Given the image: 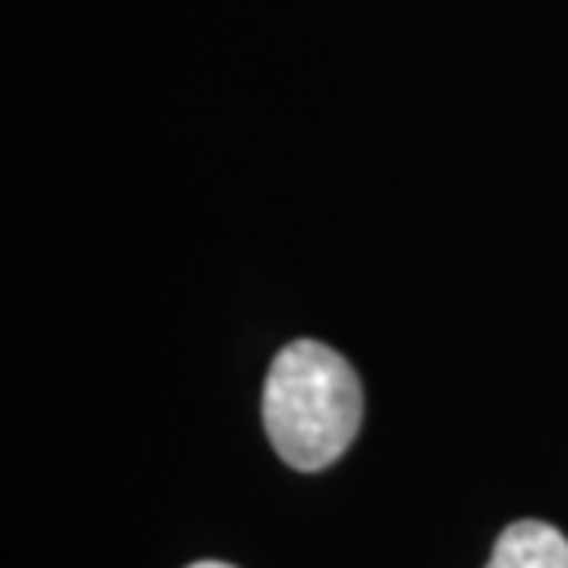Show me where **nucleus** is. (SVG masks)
<instances>
[{"label":"nucleus","instance_id":"obj_1","mask_svg":"<svg viewBox=\"0 0 568 568\" xmlns=\"http://www.w3.org/2000/svg\"><path fill=\"white\" fill-rule=\"evenodd\" d=\"M263 425L277 458L292 469H328L358 436V373L339 351L317 339H295L281 347L266 373Z\"/></svg>","mask_w":568,"mask_h":568},{"label":"nucleus","instance_id":"obj_2","mask_svg":"<svg viewBox=\"0 0 568 568\" xmlns=\"http://www.w3.org/2000/svg\"><path fill=\"white\" fill-rule=\"evenodd\" d=\"M487 568H568V539L542 520H517L498 536Z\"/></svg>","mask_w":568,"mask_h":568},{"label":"nucleus","instance_id":"obj_3","mask_svg":"<svg viewBox=\"0 0 568 568\" xmlns=\"http://www.w3.org/2000/svg\"><path fill=\"white\" fill-rule=\"evenodd\" d=\"M189 568H233V565H225V561H196V565H189Z\"/></svg>","mask_w":568,"mask_h":568}]
</instances>
